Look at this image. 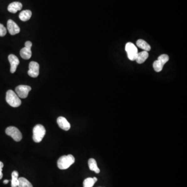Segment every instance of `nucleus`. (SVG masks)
I'll return each instance as SVG.
<instances>
[{
  "mask_svg": "<svg viewBox=\"0 0 187 187\" xmlns=\"http://www.w3.org/2000/svg\"><path fill=\"white\" fill-rule=\"evenodd\" d=\"M32 43L30 41H27L25 43V47L22 48L20 51V55L23 59H29L31 57L32 51L31 48Z\"/></svg>",
  "mask_w": 187,
  "mask_h": 187,
  "instance_id": "obj_7",
  "label": "nucleus"
},
{
  "mask_svg": "<svg viewBox=\"0 0 187 187\" xmlns=\"http://www.w3.org/2000/svg\"><path fill=\"white\" fill-rule=\"evenodd\" d=\"M57 122L60 128L65 131H69L71 127V125L68 120L63 116H59L57 118Z\"/></svg>",
  "mask_w": 187,
  "mask_h": 187,
  "instance_id": "obj_12",
  "label": "nucleus"
},
{
  "mask_svg": "<svg viewBox=\"0 0 187 187\" xmlns=\"http://www.w3.org/2000/svg\"><path fill=\"white\" fill-rule=\"evenodd\" d=\"M136 44L139 48H142L145 51H148L151 50V47L149 45V44H148L143 40H138L136 42Z\"/></svg>",
  "mask_w": 187,
  "mask_h": 187,
  "instance_id": "obj_17",
  "label": "nucleus"
},
{
  "mask_svg": "<svg viewBox=\"0 0 187 187\" xmlns=\"http://www.w3.org/2000/svg\"><path fill=\"white\" fill-rule=\"evenodd\" d=\"M74 162L75 158L71 154L62 156L58 160V168L62 170L68 169V168H70V166L74 163Z\"/></svg>",
  "mask_w": 187,
  "mask_h": 187,
  "instance_id": "obj_1",
  "label": "nucleus"
},
{
  "mask_svg": "<svg viewBox=\"0 0 187 187\" xmlns=\"http://www.w3.org/2000/svg\"><path fill=\"white\" fill-rule=\"evenodd\" d=\"M169 61V57L168 55L163 54L159 56L157 61L153 64V67L156 72H160L163 69L164 65Z\"/></svg>",
  "mask_w": 187,
  "mask_h": 187,
  "instance_id": "obj_4",
  "label": "nucleus"
},
{
  "mask_svg": "<svg viewBox=\"0 0 187 187\" xmlns=\"http://www.w3.org/2000/svg\"><path fill=\"white\" fill-rule=\"evenodd\" d=\"M88 164L89 169H91V171H94L97 174L99 173V168H98L96 161L94 158H91L89 159Z\"/></svg>",
  "mask_w": 187,
  "mask_h": 187,
  "instance_id": "obj_16",
  "label": "nucleus"
},
{
  "mask_svg": "<svg viewBox=\"0 0 187 187\" xmlns=\"http://www.w3.org/2000/svg\"><path fill=\"white\" fill-rule=\"evenodd\" d=\"M7 27L9 33L11 35H15L19 33L20 29L19 26L12 20L9 19L7 23Z\"/></svg>",
  "mask_w": 187,
  "mask_h": 187,
  "instance_id": "obj_10",
  "label": "nucleus"
},
{
  "mask_svg": "<svg viewBox=\"0 0 187 187\" xmlns=\"http://www.w3.org/2000/svg\"><path fill=\"white\" fill-rule=\"evenodd\" d=\"M31 90V88L30 86L24 85H19L17 86L15 88L17 95H18V96L19 98H23V99L27 97L28 94Z\"/></svg>",
  "mask_w": 187,
  "mask_h": 187,
  "instance_id": "obj_8",
  "label": "nucleus"
},
{
  "mask_svg": "<svg viewBox=\"0 0 187 187\" xmlns=\"http://www.w3.org/2000/svg\"><path fill=\"white\" fill-rule=\"evenodd\" d=\"M149 57V54L148 51H144L138 53L137 56L136 57L135 61L138 63H142L146 61L147 59Z\"/></svg>",
  "mask_w": 187,
  "mask_h": 187,
  "instance_id": "obj_14",
  "label": "nucleus"
},
{
  "mask_svg": "<svg viewBox=\"0 0 187 187\" xmlns=\"http://www.w3.org/2000/svg\"><path fill=\"white\" fill-rule=\"evenodd\" d=\"M31 16V11L30 10H24L20 12L19 17L21 21H26L30 19Z\"/></svg>",
  "mask_w": 187,
  "mask_h": 187,
  "instance_id": "obj_15",
  "label": "nucleus"
},
{
  "mask_svg": "<svg viewBox=\"0 0 187 187\" xmlns=\"http://www.w3.org/2000/svg\"><path fill=\"white\" fill-rule=\"evenodd\" d=\"M46 134L45 128L42 125L37 124L33 130V140L35 142H40L42 140Z\"/></svg>",
  "mask_w": 187,
  "mask_h": 187,
  "instance_id": "obj_3",
  "label": "nucleus"
},
{
  "mask_svg": "<svg viewBox=\"0 0 187 187\" xmlns=\"http://www.w3.org/2000/svg\"><path fill=\"white\" fill-rule=\"evenodd\" d=\"M5 133L8 136H11L16 142H20L23 138L21 132L16 127H8L5 130Z\"/></svg>",
  "mask_w": 187,
  "mask_h": 187,
  "instance_id": "obj_6",
  "label": "nucleus"
},
{
  "mask_svg": "<svg viewBox=\"0 0 187 187\" xmlns=\"http://www.w3.org/2000/svg\"><path fill=\"white\" fill-rule=\"evenodd\" d=\"M6 100L8 104L12 107H18L21 104L19 97L12 90H8L6 92Z\"/></svg>",
  "mask_w": 187,
  "mask_h": 187,
  "instance_id": "obj_2",
  "label": "nucleus"
},
{
  "mask_svg": "<svg viewBox=\"0 0 187 187\" xmlns=\"http://www.w3.org/2000/svg\"><path fill=\"white\" fill-rule=\"evenodd\" d=\"M8 59L9 61V63L11 64V69H10L11 72L12 73H14V72H15L17 67L19 64V61L17 57L13 54L9 55L8 57Z\"/></svg>",
  "mask_w": 187,
  "mask_h": 187,
  "instance_id": "obj_11",
  "label": "nucleus"
},
{
  "mask_svg": "<svg viewBox=\"0 0 187 187\" xmlns=\"http://www.w3.org/2000/svg\"><path fill=\"white\" fill-rule=\"evenodd\" d=\"M18 172L17 171H13L12 174V180H11V186L12 187H17L19 184L18 180Z\"/></svg>",
  "mask_w": 187,
  "mask_h": 187,
  "instance_id": "obj_19",
  "label": "nucleus"
},
{
  "mask_svg": "<svg viewBox=\"0 0 187 187\" xmlns=\"http://www.w3.org/2000/svg\"><path fill=\"white\" fill-rule=\"evenodd\" d=\"M9 180H4L3 181V183H4V184H8V182H9Z\"/></svg>",
  "mask_w": 187,
  "mask_h": 187,
  "instance_id": "obj_23",
  "label": "nucleus"
},
{
  "mask_svg": "<svg viewBox=\"0 0 187 187\" xmlns=\"http://www.w3.org/2000/svg\"><path fill=\"white\" fill-rule=\"evenodd\" d=\"M4 164L2 162L0 161V179H1L3 177V173H2V169H3Z\"/></svg>",
  "mask_w": 187,
  "mask_h": 187,
  "instance_id": "obj_22",
  "label": "nucleus"
},
{
  "mask_svg": "<svg viewBox=\"0 0 187 187\" xmlns=\"http://www.w3.org/2000/svg\"><path fill=\"white\" fill-rule=\"evenodd\" d=\"M29 69L28 74L32 77H38L39 74L40 66L38 62L31 61L29 65Z\"/></svg>",
  "mask_w": 187,
  "mask_h": 187,
  "instance_id": "obj_9",
  "label": "nucleus"
},
{
  "mask_svg": "<svg viewBox=\"0 0 187 187\" xmlns=\"http://www.w3.org/2000/svg\"><path fill=\"white\" fill-rule=\"evenodd\" d=\"M19 184L18 187H33L32 184L26 178L20 177L18 178Z\"/></svg>",
  "mask_w": 187,
  "mask_h": 187,
  "instance_id": "obj_20",
  "label": "nucleus"
},
{
  "mask_svg": "<svg viewBox=\"0 0 187 187\" xmlns=\"http://www.w3.org/2000/svg\"><path fill=\"white\" fill-rule=\"evenodd\" d=\"M125 50L127 54L128 59L131 61H135L138 53L136 46L132 43H127L125 46Z\"/></svg>",
  "mask_w": 187,
  "mask_h": 187,
  "instance_id": "obj_5",
  "label": "nucleus"
},
{
  "mask_svg": "<svg viewBox=\"0 0 187 187\" xmlns=\"http://www.w3.org/2000/svg\"><path fill=\"white\" fill-rule=\"evenodd\" d=\"M23 8V5L19 2H14L11 3L8 6V11L12 13H16L18 11H20Z\"/></svg>",
  "mask_w": 187,
  "mask_h": 187,
  "instance_id": "obj_13",
  "label": "nucleus"
},
{
  "mask_svg": "<svg viewBox=\"0 0 187 187\" xmlns=\"http://www.w3.org/2000/svg\"><path fill=\"white\" fill-rule=\"evenodd\" d=\"M7 33V30L3 26V24H0V36H4Z\"/></svg>",
  "mask_w": 187,
  "mask_h": 187,
  "instance_id": "obj_21",
  "label": "nucleus"
},
{
  "mask_svg": "<svg viewBox=\"0 0 187 187\" xmlns=\"http://www.w3.org/2000/svg\"><path fill=\"white\" fill-rule=\"evenodd\" d=\"M97 181V178L96 177L86 178L83 182V187H93Z\"/></svg>",
  "mask_w": 187,
  "mask_h": 187,
  "instance_id": "obj_18",
  "label": "nucleus"
}]
</instances>
